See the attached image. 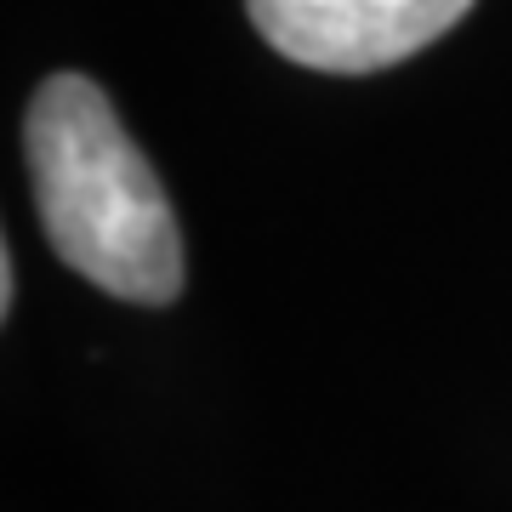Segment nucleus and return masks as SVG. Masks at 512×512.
<instances>
[{
	"mask_svg": "<svg viewBox=\"0 0 512 512\" xmlns=\"http://www.w3.org/2000/svg\"><path fill=\"white\" fill-rule=\"evenodd\" d=\"M12 302H18V274H12V256L0 262V308L12 313Z\"/></svg>",
	"mask_w": 512,
	"mask_h": 512,
	"instance_id": "nucleus-3",
	"label": "nucleus"
},
{
	"mask_svg": "<svg viewBox=\"0 0 512 512\" xmlns=\"http://www.w3.org/2000/svg\"><path fill=\"white\" fill-rule=\"evenodd\" d=\"M35 211L52 251L120 302L183 291V234L143 148L86 74H52L23 120Z\"/></svg>",
	"mask_w": 512,
	"mask_h": 512,
	"instance_id": "nucleus-1",
	"label": "nucleus"
},
{
	"mask_svg": "<svg viewBox=\"0 0 512 512\" xmlns=\"http://www.w3.org/2000/svg\"><path fill=\"white\" fill-rule=\"evenodd\" d=\"M251 23L279 57L325 74L393 69L444 29L467 18L473 0H245Z\"/></svg>",
	"mask_w": 512,
	"mask_h": 512,
	"instance_id": "nucleus-2",
	"label": "nucleus"
}]
</instances>
